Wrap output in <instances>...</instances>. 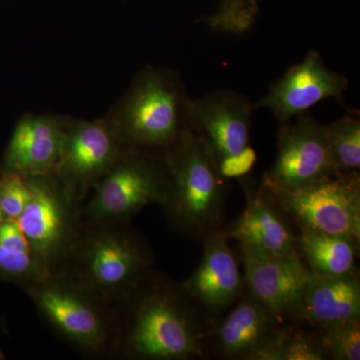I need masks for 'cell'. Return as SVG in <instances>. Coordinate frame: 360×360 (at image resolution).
Returning <instances> with one entry per match:
<instances>
[{
  "label": "cell",
  "mask_w": 360,
  "mask_h": 360,
  "mask_svg": "<svg viewBox=\"0 0 360 360\" xmlns=\"http://www.w3.org/2000/svg\"><path fill=\"white\" fill-rule=\"evenodd\" d=\"M115 359L191 360L208 354L214 328L200 307L156 269L115 304Z\"/></svg>",
  "instance_id": "obj_1"
},
{
  "label": "cell",
  "mask_w": 360,
  "mask_h": 360,
  "mask_svg": "<svg viewBox=\"0 0 360 360\" xmlns=\"http://www.w3.org/2000/svg\"><path fill=\"white\" fill-rule=\"evenodd\" d=\"M167 200L161 206L174 231L201 240L224 226L229 182L207 142L191 130L163 155Z\"/></svg>",
  "instance_id": "obj_2"
},
{
  "label": "cell",
  "mask_w": 360,
  "mask_h": 360,
  "mask_svg": "<svg viewBox=\"0 0 360 360\" xmlns=\"http://www.w3.org/2000/svg\"><path fill=\"white\" fill-rule=\"evenodd\" d=\"M155 269L153 250L131 222L82 219L75 243L54 272L84 284L115 305Z\"/></svg>",
  "instance_id": "obj_3"
},
{
  "label": "cell",
  "mask_w": 360,
  "mask_h": 360,
  "mask_svg": "<svg viewBox=\"0 0 360 360\" xmlns=\"http://www.w3.org/2000/svg\"><path fill=\"white\" fill-rule=\"evenodd\" d=\"M42 321L82 356L115 359V305L84 284L52 272L23 288Z\"/></svg>",
  "instance_id": "obj_4"
},
{
  "label": "cell",
  "mask_w": 360,
  "mask_h": 360,
  "mask_svg": "<svg viewBox=\"0 0 360 360\" xmlns=\"http://www.w3.org/2000/svg\"><path fill=\"white\" fill-rule=\"evenodd\" d=\"M191 98L174 71H141L110 116L129 153L162 158L188 127Z\"/></svg>",
  "instance_id": "obj_5"
},
{
  "label": "cell",
  "mask_w": 360,
  "mask_h": 360,
  "mask_svg": "<svg viewBox=\"0 0 360 360\" xmlns=\"http://www.w3.org/2000/svg\"><path fill=\"white\" fill-rule=\"evenodd\" d=\"M298 231L360 240V174L338 172L291 189L264 186Z\"/></svg>",
  "instance_id": "obj_6"
},
{
  "label": "cell",
  "mask_w": 360,
  "mask_h": 360,
  "mask_svg": "<svg viewBox=\"0 0 360 360\" xmlns=\"http://www.w3.org/2000/svg\"><path fill=\"white\" fill-rule=\"evenodd\" d=\"M167 187L162 158L127 153L94 187L82 205V219L131 222L146 206H162Z\"/></svg>",
  "instance_id": "obj_7"
},
{
  "label": "cell",
  "mask_w": 360,
  "mask_h": 360,
  "mask_svg": "<svg viewBox=\"0 0 360 360\" xmlns=\"http://www.w3.org/2000/svg\"><path fill=\"white\" fill-rule=\"evenodd\" d=\"M32 198L18 221L33 257L49 274L60 266L80 231L82 205L53 174L27 179Z\"/></svg>",
  "instance_id": "obj_8"
},
{
  "label": "cell",
  "mask_w": 360,
  "mask_h": 360,
  "mask_svg": "<svg viewBox=\"0 0 360 360\" xmlns=\"http://www.w3.org/2000/svg\"><path fill=\"white\" fill-rule=\"evenodd\" d=\"M110 117L68 122L54 176L80 205L97 182L127 155Z\"/></svg>",
  "instance_id": "obj_9"
},
{
  "label": "cell",
  "mask_w": 360,
  "mask_h": 360,
  "mask_svg": "<svg viewBox=\"0 0 360 360\" xmlns=\"http://www.w3.org/2000/svg\"><path fill=\"white\" fill-rule=\"evenodd\" d=\"M295 118L281 123L276 160L262 177L264 186L296 188L338 172L329 153L326 124L304 113Z\"/></svg>",
  "instance_id": "obj_10"
},
{
  "label": "cell",
  "mask_w": 360,
  "mask_h": 360,
  "mask_svg": "<svg viewBox=\"0 0 360 360\" xmlns=\"http://www.w3.org/2000/svg\"><path fill=\"white\" fill-rule=\"evenodd\" d=\"M348 78L330 70L321 54L310 51L302 63L291 66L283 77L270 85L255 110H269L281 123L302 115L315 104L328 98L342 101Z\"/></svg>",
  "instance_id": "obj_11"
},
{
  "label": "cell",
  "mask_w": 360,
  "mask_h": 360,
  "mask_svg": "<svg viewBox=\"0 0 360 360\" xmlns=\"http://www.w3.org/2000/svg\"><path fill=\"white\" fill-rule=\"evenodd\" d=\"M255 106L245 94L231 89L208 92L191 98L188 127L210 146L217 163L239 155L250 146Z\"/></svg>",
  "instance_id": "obj_12"
},
{
  "label": "cell",
  "mask_w": 360,
  "mask_h": 360,
  "mask_svg": "<svg viewBox=\"0 0 360 360\" xmlns=\"http://www.w3.org/2000/svg\"><path fill=\"white\" fill-rule=\"evenodd\" d=\"M224 232H212L203 239L202 257L184 283L182 290L217 323L245 290L238 259Z\"/></svg>",
  "instance_id": "obj_13"
},
{
  "label": "cell",
  "mask_w": 360,
  "mask_h": 360,
  "mask_svg": "<svg viewBox=\"0 0 360 360\" xmlns=\"http://www.w3.org/2000/svg\"><path fill=\"white\" fill-rule=\"evenodd\" d=\"M232 307L215 323L208 352L222 359L257 360L279 338L286 323L246 290Z\"/></svg>",
  "instance_id": "obj_14"
},
{
  "label": "cell",
  "mask_w": 360,
  "mask_h": 360,
  "mask_svg": "<svg viewBox=\"0 0 360 360\" xmlns=\"http://www.w3.org/2000/svg\"><path fill=\"white\" fill-rule=\"evenodd\" d=\"M245 290L288 323L311 271L297 252L264 255L240 250Z\"/></svg>",
  "instance_id": "obj_15"
},
{
  "label": "cell",
  "mask_w": 360,
  "mask_h": 360,
  "mask_svg": "<svg viewBox=\"0 0 360 360\" xmlns=\"http://www.w3.org/2000/svg\"><path fill=\"white\" fill-rule=\"evenodd\" d=\"M238 181L245 194L246 205L238 219L221 227L227 238L238 241L241 250L264 255L295 251L293 224L274 198L248 175Z\"/></svg>",
  "instance_id": "obj_16"
},
{
  "label": "cell",
  "mask_w": 360,
  "mask_h": 360,
  "mask_svg": "<svg viewBox=\"0 0 360 360\" xmlns=\"http://www.w3.org/2000/svg\"><path fill=\"white\" fill-rule=\"evenodd\" d=\"M66 120L26 115L16 124L2 158L0 174L30 177L53 174L66 132Z\"/></svg>",
  "instance_id": "obj_17"
},
{
  "label": "cell",
  "mask_w": 360,
  "mask_h": 360,
  "mask_svg": "<svg viewBox=\"0 0 360 360\" xmlns=\"http://www.w3.org/2000/svg\"><path fill=\"white\" fill-rule=\"evenodd\" d=\"M359 317L360 279L357 270L336 276L312 274L288 323L315 328Z\"/></svg>",
  "instance_id": "obj_18"
},
{
  "label": "cell",
  "mask_w": 360,
  "mask_h": 360,
  "mask_svg": "<svg viewBox=\"0 0 360 360\" xmlns=\"http://www.w3.org/2000/svg\"><path fill=\"white\" fill-rule=\"evenodd\" d=\"M360 240L340 234L298 231L295 250L312 274L343 276L356 269Z\"/></svg>",
  "instance_id": "obj_19"
},
{
  "label": "cell",
  "mask_w": 360,
  "mask_h": 360,
  "mask_svg": "<svg viewBox=\"0 0 360 360\" xmlns=\"http://www.w3.org/2000/svg\"><path fill=\"white\" fill-rule=\"evenodd\" d=\"M329 153L336 170L341 174L360 172V117L350 111L326 124Z\"/></svg>",
  "instance_id": "obj_20"
},
{
  "label": "cell",
  "mask_w": 360,
  "mask_h": 360,
  "mask_svg": "<svg viewBox=\"0 0 360 360\" xmlns=\"http://www.w3.org/2000/svg\"><path fill=\"white\" fill-rule=\"evenodd\" d=\"M312 329L329 359H360V317Z\"/></svg>",
  "instance_id": "obj_21"
},
{
  "label": "cell",
  "mask_w": 360,
  "mask_h": 360,
  "mask_svg": "<svg viewBox=\"0 0 360 360\" xmlns=\"http://www.w3.org/2000/svg\"><path fill=\"white\" fill-rule=\"evenodd\" d=\"M0 274L25 288L49 272L30 251L15 250L0 243Z\"/></svg>",
  "instance_id": "obj_22"
},
{
  "label": "cell",
  "mask_w": 360,
  "mask_h": 360,
  "mask_svg": "<svg viewBox=\"0 0 360 360\" xmlns=\"http://www.w3.org/2000/svg\"><path fill=\"white\" fill-rule=\"evenodd\" d=\"M281 360H329L314 329L286 323Z\"/></svg>",
  "instance_id": "obj_23"
},
{
  "label": "cell",
  "mask_w": 360,
  "mask_h": 360,
  "mask_svg": "<svg viewBox=\"0 0 360 360\" xmlns=\"http://www.w3.org/2000/svg\"><path fill=\"white\" fill-rule=\"evenodd\" d=\"M32 198L27 179L16 174H0V207L6 219H16Z\"/></svg>",
  "instance_id": "obj_24"
},
{
  "label": "cell",
  "mask_w": 360,
  "mask_h": 360,
  "mask_svg": "<svg viewBox=\"0 0 360 360\" xmlns=\"http://www.w3.org/2000/svg\"><path fill=\"white\" fill-rule=\"evenodd\" d=\"M257 161V153L255 149L248 146L245 150L239 155L231 156L220 160L219 165V172L224 179H240L251 172Z\"/></svg>",
  "instance_id": "obj_25"
},
{
  "label": "cell",
  "mask_w": 360,
  "mask_h": 360,
  "mask_svg": "<svg viewBox=\"0 0 360 360\" xmlns=\"http://www.w3.org/2000/svg\"><path fill=\"white\" fill-rule=\"evenodd\" d=\"M0 243L8 248L32 252L18 219H6L2 221L0 224Z\"/></svg>",
  "instance_id": "obj_26"
},
{
  "label": "cell",
  "mask_w": 360,
  "mask_h": 360,
  "mask_svg": "<svg viewBox=\"0 0 360 360\" xmlns=\"http://www.w3.org/2000/svg\"><path fill=\"white\" fill-rule=\"evenodd\" d=\"M6 215H4V212H2L1 207H0V224H2L4 219H6Z\"/></svg>",
  "instance_id": "obj_27"
}]
</instances>
